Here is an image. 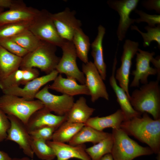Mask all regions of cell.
I'll return each mask as SVG.
<instances>
[{
  "instance_id": "6da1fadb",
  "label": "cell",
  "mask_w": 160,
  "mask_h": 160,
  "mask_svg": "<svg viewBox=\"0 0 160 160\" xmlns=\"http://www.w3.org/2000/svg\"><path fill=\"white\" fill-rule=\"evenodd\" d=\"M122 122L120 128L129 136L147 145L153 153L160 152V119L151 118L147 113Z\"/></svg>"
},
{
  "instance_id": "7a4b0ae2",
  "label": "cell",
  "mask_w": 160,
  "mask_h": 160,
  "mask_svg": "<svg viewBox=\"0 0 160 160\" xmlns=\"http://www.w3.org/2000/svg\"><path fill=\"white\" fill-rule=\"evenodd\" d=\"M159 81H151L134 90L129 101L133 108L142 114L151 115L154 119H160V87Z\"/></svg>"
},
{
  "instance_id": "3957f363",
  "label": "cell",
  "mask_w": 160,
  "mask_h": 160,
  "mask_svg": "<svg viewBox=\"0 0 160 160\" xmlns=\"http://www.w3.org/2000/svg\"><path fill=\"white\" fill-rule=\"evenodd\" d=\"M56 46L42 41L37 48L22 58L20 68H37L48 74L55 70L60 59L56 55Z\"/></svg>"
},
{
  "instance_id": "277c9868",
  "label": "cell",
  "mask_w": 160,
  "mask_h": 160,
  "mask_svg": "<svg viewBox=\"0 0 160 160\" xmlns=\"http://www.w3.org/2000/svg\"><path fill=\"white\" fill-rule=\"evenodd\" d=\"M113 143L111 154L114 160H133L153 153L149 147H144L131 138L121 128L113 129Z\"/></svg>"
},
{
  "instance_id": "5b68a950",
  "label": "cell",
  "mask_w": 160,
  "mask_h": 160,
  "mask_svg": "<svg viewBox=\"0 0 160 160\" xmlns=\"http://www.w3.org/2000/svg\"><path fill=\"white\" fill-rule=\"evenodd\" d=\"M44 107L38 99L28 101L16 95L4 94L0 96V109L7 115L16 117L25 125L34 112Z\"/></svg>"
},
{
  "instance_id": "8992f818",
  "label": "cell",
  "mask_w": 160,
  "mask_h": 160,
  "mask_svg": "<svg viewBox=\"0 0 160 160\" xmlns=\"http://www.w3.org/2000/svg\"><path fill=\"white\" fill-rule=\"evenodd\" d=\"M51 14L46 9L40 10L31 21L28 30L41 41L61 47L65 40L58 34Z\"/></svg>"
},
{
  "instance_id": "52a82bcc",
  "label": "cell",
  "mask_w": 160,
  "mask_h": 160,
  "mask_svg": "<svg viewBox=\"0 0 160 160\" xmlns=\"http://www.w3.org/2000/svg\"><path fill=\"white\" fill-rule=\"evenodd\" d=\"M61 48L63 55L55 70L58 73L65 74L67 77L73 79L81 84H85V77L77 64V55L72 41L65 40Z\"/></svg>"
},
{
  "instance_id": "ba28073f",
  "label": "cell",
  "mask_w": 160,
  "mask_h": 160,
  "mask_svg": "<svg viewBox=\"0 0 160 160\" xmlns=\"http://www.w3.org/2000/svg\"><path fill=\"white\" fill-rule=\"evenodd\" d=\"M139 44L129 39H126L123 46V51L121 57L120 66L116 71L115 78L119 85L125 91L129 100V77L132 60L138 52Z\"/></svg>"
},
{
  "instance_id": "9c48e42d",
  "label": "cell",
  "mask_w": 160,
  "mask_h": 160,
  "mask_svg": "<svg viewBox=\"0 0 160 160\" xmlns=\"http://www.w3.org/2000/svg\"><path fill=\"white\" fill-rule=\"evenodd\" d=\"M139 1V0H109L107 1L108 6L117 12L119 15L116 32L119 41L124 39L128 29L135 23V19L130 18L129 16L131 12L136 9Z\"/></svg>"
},
{
  "instance_id": "30bf717a",
  "label": "cell",
  "mask_w": 160,
  "mask_h": 160,
  "mask_svg": "<svg viewBox=\"0 0 160 160\" xmlns=\"http://www.w3.org/2000/svg\"><path fill=\"white\" fill-rule=\"evenodd\" d=\"M49 89V85H45L37 93L35 98L40 100L51 112L57 115H66L74 103L73 97L64 94L54 95L50 93Z\"/></svg>"
},
{
  "instance_id": "8fae6325",
  "label": "cell",
  "mask_w": 160,
  "mask_h": 160,
  "mask_svg": "<svg viewBox=\"0 0 160 160\" xmlns=\"http://www.w3.org/2000/svg\"><path fill=\"white\" fill-rule=\"evenodd\" d=\"M82 70L85 77V84L89 91L91 101L94 102L100 98L109 100V95L103 80L93 63H83Z\"/></svg>"
},
{
  "instance_id": "7c38bea8",
  "label": "cell",
  "mask_w": 160,
  "mask_h": 160,
  "mask_svg": "<svg viewBox=\"0 0 160 160\" xmlns=\"http://www.w3.org/2000/svg\"><path fill=\"white\" fill-rule=\"evenodd\" d=\"M10 125L7 131L6 140L13 141L17 143L25 154L31 159L34 154L31 147L32 138L25 125L19 119L12 115H7Z\"/></svg>"
},
{
  "instance_id": "4fadbf2b",
  "label": "cell",
  "mask_w": 160,
  "mask_h": 160,
  "mask_svg": "<svg viewBox=\"0 0 160 160\" xmlns=\"http://www.w3.org/2000/svg\"><path fill=\"white\" fill-rule=\"evenodd\" d=\"M74 11H71L68 8L63 11L55 14H51L57 31L63 39L72 41L76 30L81 28V21L75 17Z\"/></svg>"
},
{
  "instance_id": "5bb4252c",
  "label": "cell",
  "mask_w": 160,
  "mask_h": 160,
  "mask_svg": "<svg viewBox=\"0 0 160 160\" xmlns=\"http://www.w3.org/2000/svg\"><path fill=\"white\" fill-rule=\"evenodd\" d=\"M155 54L154 52H150L139 48L136 54L135 68L131 73L134 78L130 85L131 87H139L140 83L143 84H147L148 82L149 76L158 75L157 70L150 65Z\"/></svg>"
},
{
  "instance_id": "9a60e30c",
  "label": "cell",
  "mask_w": 160,
  "mask_h": 160,
  "mask_svg": "<svg viewBox=\"0 0 160 160\" xmlns=\"http://www.w3.org/2000/svg\"><path fill=\"white\" fill-rule=\"evenodd\" d=\"M58 73L55 70L48 74L39 77L28 82L23 88L15 87L2 91L4 94L20 97L27 100H33L40 88L48 83L54 81Z\"/></svg>"
},
{
  "instance_id": "2e32d148",
  "label": "cell",
  "mask_w": 160,
  "mask_h": 160,
  "mask_svg": "<svg viewBox=\"0 0 160 160\" xmlns=\"http://www.w3.org/2000/svg\"><path fill=\"white\" fill-rule=\"evenodd\" d=\"M67 116L53 114L45 107L34 112L25 125L29 132L45 127H50L56 130L66 121Z\"/></svg>"
},
{
  "instance_id": "e0dca14e",
  "label": "cell",
  "mask_w": 160,
  "mask_h": 160,
  "mask_svg": "<svg viewBox=\"0 0 160 160\" xmlns=\"http://www.w3.org/2000/svg\"><path fill=\"white\" fill-rule=\"evenodd\" d=\"M39 11L36 9L27 6L20 0L8 10L0 13V26L10 23L31 21Z\"/></svg>"
},
{
  "instance_id": "ac0fdd59",
  "label": "cell",
  "mask_w": 160,
  "mask_h": 160,
  "mask_svg": "<svg viewBox=\"0 0 160 160\" xmlns=\"http://www.w3.org/2000/svg\"><path fill=\"white\" fill-rule=\"evenodd\" d=\"M117 60L115 56L113 64L111 75L109 81L110 85L114 92L117 101L122 111L125 121H127L135 117L141 116L142 114L136 111L132 106L128 96L123 89L118 85L115 78Z\"/></svg>"
},
{
  "instance_id": "d6986e66",
  "label": "cell",
  "mask_w": 160,
  "mask_h": 160,
  "mask_svg": "<svg viewBox=\"0 0 160 160\" xmlns=\"http://www.w3.org/2000/svg\"><path fill=\"white\" fill-rule=\"evenodd\" d=\"M46 143L54 151L56 160H68L73 158L91 160L86 152V146L84 144L73 146L52 140L47 141Z\"/></svg>"
},
{
  "instance_id": "ffe728a7",
  "label": "cell",
  "mask_w": 160,
  "mask_h": 160,
  "mask_svg": "<svg viewBox=\"0 0 160 160\" xmlns=\"http://www.w3.org/2000/svg\"><path fill=\"white\" fill-rule=\"evenodd\" d=\"M49 88L73 97L79 95H90L89 91L85 84H79L75 79L64 78L60 74L57 75L51 85H49Z\"/></svg>"
},
{
  "instance_id": "44dd1931",
  "label": "cell",
  "mask_w": 160,
  "mask_h": 160,
  "mask_svg": "<svg viewBox=\"0 0 160 160\" xmlns=\"http://www.w3.org/2000/svg\"><path fill=\"white\" fill-rule=\"evenodd\" d=\"M96 37L91 45V55L94 60L93 63L97 68L101 77L105 80L106 74V65L104 62L103 41L105 33V29L100 25L97 28Z\"/></svg>"
},
{
  "instance_id": "7402d4cb",
  "label": "cell",
  "mask_w": 160,
  "mask_h": 160,
  "mask_svg": "<svg viewBox=\"0 0 160 160\" xmlns=\"http://www.w3.org/2000/svg\"><path fill=\"white\" fill-rule=\"evenodd\" d=\"M125 121L123 114L120 109L113 113L105 116L90 117L84 124L97 130L103 131L107 128L112 129L120 128L121 125Z\"/></svg>"
},
{
  "instance_id": "603a6c76",
  "label": "cell",
  "mask_w": 160,
  "mask_h": 160,
  "mask_svg": "<svg viewBox=\"0 0 160 160\" xmlns=\"http://www.w3.org/2000/svg\"><path fill=\"white\" fill-rule=\"evenodd\" d=\"M95 109L89 107L85 98L81 97L74 103L67 116V121L85 124L90 118Z\"/></svg>"
},
{
  "instance_id": "cb8c5ba5",
  "label": "cell",
  "mask_w": 160,
  "mask_h": 160,
  "mask_svg": "<svg viewBox=\"0 0 160 160\" xmlns=\"http://www.w3.org/2000/svg\"><path fill=\"white\" fill-rule=\"evenodd\" d=\"M111 135V133L97 130L90 126L84 125L68 143L76 146L91 142L97 143Z\"/></svg>"
},
{
  "instance_id": "d4e9b609",
  "label": "cell",
  "mask_w": 160,
  "mask_h": 160,
  "mask_svg": "<svg viewBox=\"0 0 160 160\" xmlns=\"http://www.w3.org/2000/svg\"><path fill=\"white\" fill-rule=\"evenodd\" d=\"M22 58L8 51L0 45V81L20 68Z\"/></svg>"
},
{
  "instance_id": "484cf974",
  "label": "cell",
  "mask_w": 160,
  "mask_h": 160,
  "mask_svg": "<svg viewBox=\"0 0 160 160\" xmlns=\"http://www.w3.org/2000/svg\"><path fill=\"white\" fill-rule=\"evenodd\" d=\"M84 126V124L65 121L54 132L52 140L65 143H69Z\"/></svg>"
},
{
  "instance_id": "4316f807",
  "label": "cell",
  "mask_w": 160,
  "mask_h": 160,
  "mask_svg": "<svg viewBox=\"0 0 160 160\" xmlns=\"http://www.w3.org/2000/svg\"><path fill=\"white\" fill-rule=\"evenodd\" d=\"M76 49L77 57L83 62L88 61V54L91 44L88 36L81 28L75 31L72 41Z\"/></svg>"
},
{
  "instance_id": "83f0119b",
  "label": "cell",
  "mask_w": 160,
  "mask_h": 160,
  "mask_svg": "<svg viewBox=\"0 0 160 160\" xmlns=\"http://www.w3.org/2000/svg\"><path fill=\"white\" fill-rule=\"evenodd\" d=\"M113 143L112 134L85 149L91 160H100L105 155L111 152Z\"/></svg>"
},
{
  "instance_id": "f1b7e54d",
  "label": "cell",
  "mask_w": 160,
  "mask_h": 160,
  "mask_svg": "<svg viewBox=\"0 0 160 160\" xmlns=\"http://www.w3.org/2000/svg\"><path fill=\"white\" fill-rule=\"evenodd\" d=\"M9 39L16 42L28 52L36 49L43 41L38 39L28 29Z\"/></svg>"
},
{
  "instance_id": "f546056e",
  "label": "cell",
  "mask_w": 160,
  "mask_h": 160,
  "mask_svg": "<svg viewBox=\"0 0 160 160\" xmlns=\"http://www.w3.org/2000/svg\"><path fill=\"white\" fill-rule=\"evenodd\" d=\"M32 138L31 147L36 156L42 160H53L56 157L55 153L46 142Z\"/></svg>"
},
{
  "instance_id": "4dcf8cb0",
  "label": "cell",
  "mask_w": 160,
  "mask_h": 160,
  "mask_svg": "<svg viewBox=\"0 0 160 160\" xmlns=\"http://www.w3.org/2000/svg\"><path fill=\"white\" fill-rule=\"evenodd\" d=\"M31 21L10 23L0 26V41L11 38L28 29Z\"/></svg>"
},
{
  "instance_id": "1f68e13d",
  "label": "cell",
  "mask_w": 160,
  "mask_h": 160,
  "mask_svg": "<svg viewBox=\"0 0 160 160\" xmlns=\"http://www.w3.org/2000/svg\"><path fill=\"white\" fill-rule=\"evenodd\" d=\"M132 30H135L139 33L143 38V45L144 47L150 46L151 42L154 41L157 42L159 48H160V24L154 27L147 25L144 27L147 32L144 33L140 31L135 25H132L131 27Z\"/></svg>"
},
{
  "instance_id": "d6a6232c",
  "label": "cell",
  "mask_w": 160,
  "mask_h": 160,
  "mask_svg": "<svg viewBox=\"0 0 160 160\" xmlns=\"http://www.w3.org/2000/svg\"><path fill=\"white\" fill-rule=\"evenodd\" d=\"M24 71L23 69H18L0 81V89L2 91L12 87L25 85Z\"/></svg>"
},
{
  "instance_id": "836d02e7",
  "label": "cell",
  "mask_w": 160,
  "mask_h": 160,
  "mask_svg": "<svg viewBox=\"0 0 160 160\" xmlns=\"http://www.w3.org/2000/svg\"><path fill=\"white\" fill-rule=\"evenodd\" d=\"M0 45L11 53L22 58L29 52L9 38L0 40Z\"/></svg>"
},
{
  "instance_id": "e575fe53",
  "label": "cell",
  "mask_w": 160,
  "mask_h": 160,
  "mask_svg": "<svg viewBox=\"0 0 160 160\" xmlns=\"http://www.w3.org/2000/svg\"><path fill=\"white\" fill-rule=\"evenodd\" d=\"M140 17L135 19V22L139 23L145 22L147 23L148 26L151 27H155L156 25L160 24V15L148 14L143 10L137 9L134 11Z\"/></svg>"
},
{
  "instance_id": "d590c367",
  "label": "cell",
  "mask_w": 160,
  "mask_h": 160,
  "mask_svg": "<svg viewBox=\"0 0 160 160\" xmlns=\"http://www.w3.org/2000/svg\"><path fill=\"white\" fill-rule=\"evenodd\" d=\"M56 129L53 127H45L28 132L32 137L47 142L52 140V136Z\"/></svg>"
},
{
  "instance_id": "8d00e7d4",
  "label": "cell",
  "mask_w": 160,
  "mask_h": 160,
  "mask_svg": "<svg viewBox=\"0 0 160 160\" xmlns=\"http://www.w3.org/2000/svg\"><path fill=\"white\" fill-rule=\"evenodd\" d=\"M10 125L7 115L0 109V142L6 139Z\"/></svg>"
},
{
  "instance_id": "74e56055",
  "label": "cell",
  "mask_w": 160,
  "mask_h": 160,
  "mask_svg": "<svg viewBox=\"0 0 160 160\" xmlns=\"http://www.w3.org/2000/svg\"><path fill=\"white\" fill-rule=\"evenodd\" d=\"M141 4L147 10H154L158 13L160 14V0H144L142 1Z\"/></svg>"
},
{
  "instance_id": "f35d334b",
  "label": "cell",
  "mask_w": 160,
  "mask_h": 160,
  "mask_svg": "<svg viewBox=\"0 0 160 160\" xmlns=\"http://www.w3.org/2000/svg\"><path fill=\"white\" fill-rule=\"evenodd\" d=\"M20 0H0V8L9 9L17 4Z\"/></svg>"
},
{
  "instance_id": "ab89813d",
  "label": "cell",
  "mask_w": 160,
  "mask_h": 160,
  "mask_svg": "<svg viewBox=\"0 0 160 160\" xmlns=\"http://www.w3.org/2000/svg\"><path fill=\"white\" fill-rule=\"evenodd\" d=\"M151 62L153 64L158 72L157 80L159 81L160 79V56L152 59Z\"/></svg>"
},
{
  "instance_id": "60d3db41",
  "label": "cell",
  "mask_w": 160,
  "mask_h": 160,
  "mask_svg": "<svg viewBox=\"0 0 160 160\" xmlns=\"http://www.w3.org/2000/svg\"><path fill=\"white\" fill-rule=\"evenodd\" d=\"M12 159L7 153L0 150V160H12Z\"/></svg>"
},
{
  "instance_id": "b9f144b4",
  "label": "cell",
  "mask_w": 160,
  "mask_h": 160,
  "mask_svg": "<svg viewBox=\"0 0 160 160\" xmlns=\"http://www.w3.org/2000/svg\"><path fill=\"white\" fill-rule=\"evenodd\" d=\"M100 160H114L111 153L107 154L102 157Z\"/></svg>"
},
{
  "instance_id": "7bdbcfd3",
  "label": "cell",
  "mask_w": 160,
  "mask_h": 160,
  "mask_svg": "<svg viewBox=\"0 0 160 160\" xmlns=\"http://www.w3.org/2000/svg\"><path fill=\"white\" fill-rule=\"evenodd\" d=\"M12 160H33V159L28 157H25L20 158H12Z\"/></svg>"
},
{
  "instance_id": "ee69618b",
  "label": "cell",
  "mask_w": 160,
  "mask_h": 160,
  "mask_svg": "<svg viewBox=\"0 0 160 160\" xmlns=\"http://www.w3.org/2000/svg\"><path fill=\"white\" fill-rule=\"evenodd\" d=\"M156 160H160V152L157 154Z\"/></svg>"
},
{
  "instance_id": "f6af8a7d",
  "label": "cell",
  "mask_w": 160,
  "mask_h": 160,
  "mask_svg": "<svg viewBox=\"0 0 160 160\" xmlns=\"http://www.w3.org/2000/svg\"><path fill=\"white\" fill-rule=\"evenodd\" d=\"M4 11V8H0V13Z\"/></svg>"
}]
</instances>
